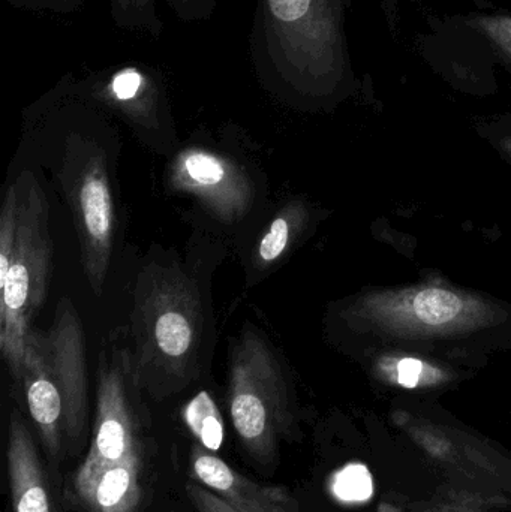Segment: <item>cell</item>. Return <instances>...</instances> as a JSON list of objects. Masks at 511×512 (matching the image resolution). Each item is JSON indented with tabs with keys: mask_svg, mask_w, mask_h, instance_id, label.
Returning <instances> with one entry per match:
<instances>
[{
	"mask_svg": "<svg viewBox=\"0 0 511 512\" xmlns=\"http://www.w3.org/2000/svg\"><path fill=\"white\" fill-rule=\"evenodd\" d=\"M144 394L131 351L102 349L89 444L59 484L66 512H165L176 498L177 450Z\"/></svg>",
	"mask_w": 511,
	"mask_h": 512,
	"instance_id": "6da1fadb",
	"label": "cell"
},
{
	"mask_svg": "<svg viewBox=\"0 0 511 512\" xmlns=\"http://www.w3.org/2000/svg\"><path fill=\"white\" fill-rule=\"evenodd\" d=\"M347 0H257L249 51L255 74L279 96L332 95L351 77Z\"/></svg>",
	"mask_w": 511,
	"mask_h": 512,
	"instance_id": "7a4b0ae2",
	"label": "cell"
},
{
	"mask_svg": "<svg viewBox=\"0 0 511 512\" xmlns=\"http://www.w3.org/2000/svg\"><path fill=\"white\" fill-rule=\"evenodd\" d=\"M15 385L23 393L48 468L60 484L66 462L86 451L92 427L86 337L69 298L57 303L48 331H30Z\"/></svg>",
	"mask_w": 511,
	"mask_h": 512,
	"instance_id": "3957f363",
	"label": "cell"
},
{
	"mask_svg": "<svg viewBox=\"0 0 511 512\" xmlns=\"http://www.w3.org/2000/svg\"><path fill=\"white\" fill-rule=\"evenodd\" d=\"M206 315L197 283L179 265L152 264L138 276L132 360L144 393L164 400L201 372Z\"/></svg>",
	"mask_w": 511,
	"mask_h": 512,
	"instance_id": "277c9868",
	"label": "cell"
},
{
	"mask_svg": "<svg viewBox=\"0 0 511 512\" xmlns=\"http://www.w3.org/2000/svg\"><path fill=\"white\" fill-rule=\"evenodd\" d=\"M18 191L17 240L5 280L0 283V352L14 384L20 379L24 346L32 321L44 306L53 265L48 203L38 179L26 171Z\"/></svg>",
	"mask_w": 511,
	"mask_h": 512,
	"instance_id": "5b68a950",
	"label": "cell"
},
{
	"mask_svg": "<svg viewBox=\"0 0 511 512\" xmlns=\"http://www.w3.org/2000/svg\"><path fill=\"white\" fill-rule=\"evenodd\" d=\"M227 400L243 450L264 468L275 465L291 424L290 397L281 361L254 327L231 349Z\"/></svg>",
	"mask_w": 511,
	"mask_h": 512,
	"instance_id": "8992f818",
	"label": "cell"
},
{
	"mask_svg": "<svg viewBox=\"0 0 511 512\" xmlns=\"http://www.w3.org/2000/svg\"><path fill=\"white\" fill-rule=\"evenodd\" d=\"M495 316L480 298L438 285L369 294L350 312L353 321L404 339L464 336L492 324Z\"/></svg>",
	"mask_w": 511,
	"mask_h": 512,
	"instance_id": "52a82bcc",
	"label": "cell"
},
{
	"mask_svg": "<svg viewBox=\"0 0 511 512\" xmlns=\"http://www.w3.org/2000/svg\"><path fill=\"white\" fill-rule=\"evenodd\" d=\"M63 179L80 239L84 271L93 292L101 294L110 268L116 227L104 153L90 141L69 138Z\"/></svg>",
	"mask_w": 511,
	"mask_h": 512,
	"instance_id": "ba28073f",
	"label": "cell"
},
{
	"mask_svg": "<svg viewBox=\"0 0 511 512\" xmlns=\"http://www.w3.org/2000/svg\"><path fill=\"white\" fill-rule=\"evenodd\" d=\"M68 75L81 99L117 114L141 135L173 134L168 84L156 66L129 62L87 72L83 78Z\"/></svg>",
	"mask_w": 511,
	"mask_h": 512,
	"instance_id": "9c48e42d",
	"label": "cell"
},
{
	"mask_svg": "<svg viewBox=\"0 0 511 512\" xmlns=\"http://www.w3.org/2000/svg\"><path fill=\"white\" fill-rule=\"evenodd\" d=\"M170 185L198 198L224 222L239 221L254 200L251 180L236 162L200 147H189L177 155L170 167Z\"/></svg>",
	"mask_w": 511,
	"mask_h": 512,
	"instance_id": "30bf717a",
	"label": "cell"
},
{
	"mask_svg": "<svg viewBox=\"0 0 511 512\" xmlns=\"http://www.w3.org/2000/svg\"><path fill=\"white\" fill-rule=\"evenodd\" d=\"M12 408L6 427V474L12 512H66L35 430Z\"/></svg>",
	"mask_w": 511,
	"mask_h": 512,
	"instance_id": "8fae6325",
	"label": "cell"
},
{
	"mask_svg": "<svg viewBox=\"0 0 511 512\" xmlns=\"http://www.w3.org/2000/svg\"><path fill=\"white\" fill-rule=\"evenodd\" d=\"M188 474L242 512H296L291 496L282 487L261 486L233 466L192 441L188 451Z\"/></svg>",
	"mask_w": 511,
	"mask_h": 512,
	"instance_id": "7c38bea8",
	"label": "cell"
},
{
	"mask_svg": "<svg viewBox=\"0 0 511 512\" xmlns=\"http://www.w3.org/2000/svg\"><path fill=\"white\" fill-rule=\"evenodd\" d=\"M183 420L191 432L192 441L213 453L221 448L224 442V420L209 391H200L186 403Z\"/></svg>",
	"mask_w": 511,
	"mask_h": 512,
	"instance_id": "4fadbf2b",
	"label": "cell"
},
{
	"mask_svg": "<svg viewBox=\"0 0 511 512\" xmlns=\"http://www.w3.org/2000/svg\"><path fill=\"white\" fill-rule=\"evenodd\" d=\"M114 26L126 32L159 38L164 21L158 11V0H108Z\"/></svg>",
	"mask_w": 511,
	"mask_h": 512,
	"instance_id": "5bb4252c",
	"label": "cell"
},
{
	"mask_svg": "<svg viewBox=\"0 0 511 512\" xmlns=\"http://www.w3.org/2000/svg\"><path fill=\"white\" fill-rule=\"evenodd\" d=\"M302 221L303 210L299 206L287 207L273 219L258 245V261L261 265H270L281 259Z\"/></svg>",
	"mask_w": 511,
	"mask_h": 512,
	"instance_id": "9a60e30c",
	"label": "cell"
},
{
	"mask_svg": "<svg viewBox=\"0 0 511 512\" xmlns=\"http://www.w3.org/2000/svg\"><path fill=\"white\" fill-rule=\"evenodd\" d=\"M380 370L405 388L434 384L444 376L438 367L413 357H390L387 355L380 361Z\"/></svg>",
	"mask_w": 511,
	"mask_h": 512,
	"instance_id": "2e32d148",
	"label": "cell"
},
{
	"mask_svg": "<svg viewBox=\"0 0 511 512\" xmlns=\"http://www.w3.org/2000/svg\"><path fill=\"white\" fill-rule=\"evenodd\" d=\"M467 24L476 29L480 35L485 36L511 65V15H473Z\"/></svg>",
	"mask_w": 511,
	"mask_h": 512,
	"instance_id": "e0dca14e",
	"label": "cell"
},
{
	"mask_svg": "<svg viewBox=\"0 0 511 512\" xmlns=\"http://www.w3.org/2000/svg\"><path fill=\"white\" fill-rule=\"evenodd\" d=\"M336 493L345 501H366L372 495V478L362 465L350 466L339 475Z\"/></svg>",
	"mask_w": 511,
	"mask_h": 512,
	"instance_id": "ac0fdd59",
	"label": "cell"
},
{
	"mask_svg": "<svg viewBox=\"0 0 511 512\" xmlns=\"http://www.w3.org/2000/svg\"><path fill=\"white\" fill-rule=\"evenodd\" d=\"M182 492L188 499L191 508L197 512H242L228 504L227 501L216 495L212 490L194 480L182 483Z\"/></svg>",
	"mask_w": 511,
	"mask_h": 512,
	"instance_id": "d6986e66",
	"label": "cell"
},
{
	"mask_svg": "<svg viewBox=\"0 0 511 512\" xmlns=\"http://www.w3.org/2000/svg\"><path fill=\"white\" fill-rule=\"evenodd\" d=\"M182 23H204L215 14L218 0H164Z\"/></svg>",
	"mask_w": 511,
	"mask_h": 512,
	"instance_id": "ffe728a7",
	"label": "cell"
},
{
	"mask_svg": "<svg viewBox=\"0 0 511 512\" xmlns=\"http://www.w3.org/2000/svg\"><path fill=\"white\" fill-rule=\"evenodd\" d=\"M14 8L53 14H74L83 8L84 0H5Z\"/></svg>",
	"mask_w": 511,
	"mask_h": 512,
	"instance_id": "44dd1931",
	"label": "cell"
},
{
	"mask_svg": "<svg viewBox=\"0 0 511 512\" xmlns=\"http://www.w3.org/2000/svg\"><path fill=\"white\" fill-rule=\"evenodd\" d=\"M189 505L188 499L185 498V495H183L182 492V498H180V495H177L176 498L171 501V504L168 505L167 511L165 512H189Z\"/></svg>",
	"mask_w": 511,
	"mask_h": 512,
	"instance_id": "7402d4cb",
	"label": "cell"
},
{
	"mask_svg": "<svg viewBox=\"0 0 511 512\" xmlns=\"http://www.w3.org/2000/svg\"><path fill=\"white\" fill-rule=\"evenodd\" d=\"M500 147L501 150H503V152L506 153L507 156H509V159L511 161V137L503 138V140L500 141Z\"/></svg>",
	"mask_w": 511,
	"mask_h": 512,
	"instance_id": "603a6c76",
	"label": "cell"
}]
</instances>
